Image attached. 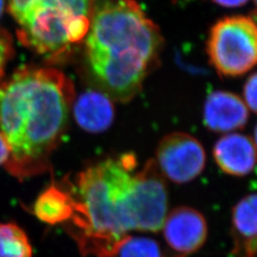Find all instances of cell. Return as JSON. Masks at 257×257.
Listing matches in <instances>:
<instances>
[{
    "instance_id": "cell-1",
    "label": "cell",
    "mask_w": 257,
    "mask_h": 257,
    "mask_svg": "<svg viewBox=\"0 0 257 257\" xmlns=\"http://www.w3.org/2000/svg\"><path fill=\"white\" fill-rule=\"evenodd\" d=\"M74 99L71 79L53 68H23L0 84V133L11 175L24 179L49 169Z\"/></svg>"
},
{
    "instance_id": "cell-2",
    "label": "cell",
    "mask_w": 257,
    "mask_h": 257,
    "mask_svg": "<svg viewBox=\"0 0 257 257\" xmlns=\"http://www.w3.org/2000/svg\"><path fill=\"white\" fill-rule=\"evenodd\" d=\"M164 38L136 0L96 3L86 39L89 68L110 98L128 102L159 65Z\"/></svg>"
},
{
    "instance_id": "cell-3",
    "label": "cell",
    "mask_w": 257,
    "mask_h": 257,
    "mask_svg": "<svg viewBox=\"0 0 257 257\" xmlns=\"http://www.w3.org/2000/svg\"><path fill=\"white\" fill-rule=\"evenodd\" d=\"M136 157L125 155L91 166L76 178L70 232L83 255L113 257L133 230L130 196Z\"/></svg>"
},
{
    "instance_id": "cell-4",
    "label": "cell",
    "mask_w": 257,
    "mask_h": 257,
    "mask_svg": "<svg viewBox=\"0 0 257 257\" xmlns=\"http://www.w3.org/2000/svg\"><path fill=\"white\" fill-rule=\"evenodd\" d=\"M97 0H9L24 46L53 59L87 37Z\"/></svg>"
},
{
    "instance_id": "cell-5",
    "label": "cell",
    "mask_w": 257,
    "mask_h": 257,
    "mask_svg": "<svg viewBox=\"0 0 257 257\" xmlns=\"http://www.w3.org/2000/svg\"><path fill=\"white\" fill-rule=\"evenodd\" d=\"M207 54L211 66L226 77L247 74L257 65V23L249 17L218 20L210 31Z\"/></svg>"
},
{
    "instance_id": "cell-6",
    "label": "cell",
    "mask_w": 257,
    "mask_h": 257,
    "mask_svg": "<svg viewBox=\"0 0 257 257\" xmlns=\"http://www.w3.org/2000/svg\"><path fill=\"white\" fill-rule=\"evenodd\" d=\"M168 214V188L165 177L156 161L150 159L135 175L130 196V216L133 230L157 232Z\"/></svg>"
},
{
    "instance_id": "cell-7",
    "label": "cell",
    "mask_w": 257,
    "mask_h": 257,
    "mask_svg": "<svg viewBox=\"0 0 257 257\" xmlns=\"http://www.w3.org/2000/svg\"><path fill=\"white\" fill-rule=\"evenodd\" d=\"M156 163L166 178L175 183H188L202 173L206 153L202 144L193 136L174 133L159 142Z\"/></svg>"
},
{
    "instance_id": "cell-8",
    "label": "cell",
    "mask_w": 257,
    "mask_h": 257,
    "mask_svg": "<svg viewBox=\"0 0 257 257\" xmlns=\"http://www.w3.org/2000/svg\"><path fill=\"white\" fill-rule=\"evenodd\" d=\"M162 227L167 245L180 257L199 250L208 236V224L204 215L186 206L169 212Z\"/></svg>"
},
{
    "instance_id": "cell-9",
    "label": "cell",
    "mask_w": 257,
    "mask_h": 257,
    "mask_svg": "<svg viewBox=\"0 0 257 257\" xmlns=\"http://www.w3.org/2000/svg\"><path fill=\"white\" fill-rule=\"evenodd\" d=\"M248 109L237 94L227 91L211 92L204 104L203 122L213 133H230L244 128Z\"/></svg>"
},
{
    "instance_id": "cell-10",
    "label": "cell",
    "mask_w": 257,
    "mask_h": 257,
    "mask_svg": "<svg viewBox=\"0 0 257 257\" xmlns=\"http://www.w3.org/2000/svg\"><path fill=\"white\" fill-rule=\"evenodd\" d=\"M221 171L232 176H246L257 165V149L250 138L241 134H229L217 140L212 150Z\"/></svg>"
},
{
    "instance_id": "cell-11",
    "label": "cell",
    "mask_w": 257,
    "mask_h": 257,
    "mask_svg": "<svg viewBox=\"0 0 257 257\" xmlns=\"http://www.w3.org/2000/svg\"><path fill=\"white\" fill-rule=\"evenodd\" d=\"M231 253L234 257H257V193L246 195L231 212Z\"/></svg>"
},
{
    "instance_id": "cell-12",
    "label": "cell",
    "mask_w": 257,
    "mask_h": 257,
    "mask_svg": "<svg viewBox=\"0 0 257 257\" xmlns=\"http://www.w3.org/2000/svg\"><path fill=\"white\" fill-rule=\"evenodd\" d=\"M74 115L77 124L86 132L98 134L111 125L114 108L105 92L90 90L74 100Z\"/></svg>"
},
{
    "instance_id": "cell-13",
    "label": "cell",
    "mask_w": 257,
    "mask_h": 257,
    "mask_svg": "<svg viewBox=\"0 0 257 257\" xmlns=\"http://www.w3.org/2000/svg\"><path fill=\"white\" fill-rule=\"evenodd\" d=\"M74 211V198L65 190L51 186L37 197L34 212L39 220L56 225L71 220Z\"/></svg>"
},
{
    "instance_id": "cell-14",
    "label": "cell",
    "mask_w": 257,
    "mask_h": 257,
    "mask_svg": "<svg viewBox=\"0 0 257 257\" xmlns=\"http://www.w3.org/2000/svg\"><path fill=\"white\" fill-rule=\"evenodd\" d=\"M27 234L14 223H0V257H32Z\"/></svg>"
},
{
    "instance_id": "cell-15",
    "label": "cell",
    "mask_w": 257,
    "mask_h": 257,
    "mask_svg": "<svg viewBox=\"0 0 257 257\" xmlns=\"http://www.w3.org/2000/svg\"><path fill=\"white\" fill-rule=\"evenodd\" d=\"M119 257H165L159 244L154 239L130 236L121 244Z\"/></svg>"
},
{
    "instance_id": "cell-16",
    "label": "cell",
    "mask_w": 257,
    "mask_h": 257,
    "mask_svg": "<svg viewBox=\"0 0 257 257\" xmlns=\"http://www.w3.org/2000/svg\"><path fill=\"white\" fill-rule=\"evenodd\" d=\"M243 95L248 109L257 113V72L251 74L245 83Z\"/></svg>"
},
{
    "instance_id": "cell-17",
    "label": "cell",
    "mask_w": 257,
    "mask_h": 257,
    "mask_svg": "<svg viewBox=\"0 0 257 257\" xmlns=\"http://www.w3.org/2000/svg\"><path fill=\"white\" fill-rule=\"evenodd\" d=\"M12 42L9 36L0 31V80L4 73V68L12 56Z\"/></svg>"
},
{
    "instance_id": "cell-18",
    "label": "cell",
    "mask_w": 257,
    "mask_h": 257,
    "mask_svg": "<svg viewBox=\"0 0 257 257\" xmlns=\"http://www.w3.org/2000/svg\"><path fill=\"white\" fill-rule=\"evenodd\" d=\"M10 149L7 141L0 133V166L6 164L9 160Z\"/></svg>"
},
{
    "instance_id": "cell-19",
    "label": "cell",
    "mask_w": 257,
    "mask_h": 257,
    "mask_svg": "<svg viewBox=\"0 0 257 257\" xmlns=\"http://www.w3.org/2000/svg\"><path fill=\"white\" fill-rule=\"evenodd\" d=\"M215 4H218L226 8H237L244 6L248 0H212Z\"/></svg>"
},
{
    "instance_id": "cell-20",
    "label": "cell",
    "mask_w": 257,
    "mask_h": 257,
    "mask_svg": "<svg viewBox=\"0 0 257 257\" xmlns=\"http://www.w3.org/2000/svg\"><path fill=\"white\" fill-rule=\"evenodd\" d=\"M4 7H5V0H0V18L2 16V14H3Z\"/></svg>"
},
{
    "instance_id": "cell-21",
    "label": "cell",
    "mask_w": 257,
    "mask_h": 257,
    "mask_svg": "<svg viewBox=\"0 0 257 257\" xmlns=\"http://www.w3.org/2000/svg\"><path fill=\"white\" fill-rule=\"evenodd\" d=\"M254 144H255L257 149V125L255 128H254Z\"/></svg>"
},
{
    "instance_id": "cell-22",
    "label": "cell",
    "mask_w": 257,
    "mask_h": 257,
    "mask_svg": "<svg viewBox=\"0 0 257 257\" xmlns=\"http://www.w3.org/2000/svg\"><path fill=\"white\" fill-rule=\"evenodd\" d=\"M254 1V5H255V7H256V9H255V11H256V15H257V0H253Z\"/></svg>"
}]
</instances>
